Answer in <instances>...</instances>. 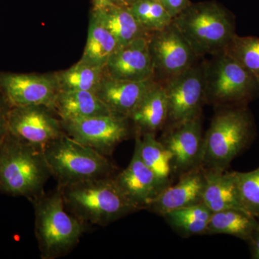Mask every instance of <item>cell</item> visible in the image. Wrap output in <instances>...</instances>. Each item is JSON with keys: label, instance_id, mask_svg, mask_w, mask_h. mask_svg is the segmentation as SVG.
Returning <instances> with one entry per match:
<instances>
[{"label": "cell", "instance_id": "1", "mask_svg": "<svg viewBox=\"0 0 259 259\" xmlns=\"http://www.w3.org/2000/svg\"><path fill=\"white\" fill-rule=\"evenodd\" d=\"M68 212L83 223L105 226L140 209L117 184L115 176L59 187Z\"/></svg>", "mask_w": 259, "mask_h": 259}, {"label": "cell", "instance_id": "2", "mask_svg": "<svg viewBox=\"0 0 259 259\" xmlns=\"http://www.w3.org/2000/svg\"><path fill=\"white\" fill-rule=\"evenodd\" d=\"M51 176L44 149L8 132L0 146V192L31 202L44 193Z\"/></svg>", "mask_w": 259, "mask_h": 259}, {"label": "cell", "instance_id": "3", "mask_svg": "<svg viewBox=\"0 0 259 259\" xmlns=\"http://www.w3.org/2000/svg\"><path fill=\"white\" fill-rule=\"evenodd\" d=\"M254 134V119L248 106L218 107L204 135L202 168L226 171Z\"/></svg>", "mask_w": 259, "mask_h": 259}, {"label": "cell", "instance_id": "4", "mask_svg": "<svg viewBox=\"0 0 259 259\" xmlns=\"http://www.w3.org/2000/svg\"><path fill=\"white\" fill-rule=\"evenodd\" d=\"M172 23L199 58L223 52L236 35L234 16L213 1L190 3Z\"/></svg>", "mask_w": 259, "mask_h": 259}, {"label": "cell", "instance_id": "5", "mask_svg": "<svg viewBox=\"0 0 259 259\" xmlns=\"http://www.w3.org/2000/svg\"><path fill=\"white\" fill-rule=\"evenodd\" d=\"M35 209V233L40 257L55 259L69 253L79 243L86 223L68 212L60 190L31 201Z\"/></svg>", "mask_w": 259, "mask_h": 259}, {"label": "cell", "instance_id": "6", "mask_svg": "<svg viewBox=\"0 0 259 259\" xmlns=\"http://www.w3.org/2000/svg\"><path fill=\"white\" fill-rule=\"evenodd\" d=\"M51 176L58 187L83 181L115 176L117 167L93 148L85 146L64 134L44 148Z\"/></svg>", "mask_w": 259, "mask_h": 259}, {"label": "cell", "instance_id": "7", "mask_svg": "<svg viewBox=\"0 0 259 259\" xmlns=\"http://www.w3.org/2000/svg\"><path fill=\"white\" fill-rule=\"evenodd\" d=\"M206 103L248 106L259 95V81L225 51L205 61Z\"/></svg>", "mask_w": 259, "mask_h": 259}, {"label": "cell", "instance_id": "8", "mask_svg": "<svg viewBox=\"0 0 259 259\" xmlns=\"http://www.w3.org/2000/svg\"><path fill=\"white\" fill-rule=\"evenodd\" d=\"M168 105L166 127L202 115L206 104L205 61H197L190 69L162 83Z\"/></svg>", "mask_w": 259, "mask_h": 259}, {"label": "cell", "instance_id": "9", "mask_svg": "<svg viewBox=\"0 0 259 259\" xmlns=\"http://www.w3.org/2000/svg\"><path fill=\"white\" fill-rule=\"evenodd\" d=\"M148 40L154 71L153 79L156 82H166L185 72L201 59L173 23L163 30L151 32Z\"/></svg>", "mask_w": 259, "mask_h": 259}, {"label": "cell", "instance_id": "10", "mask_svg": "<svg viewBox=\"0 0 259 259\" xmlns=\"http://www.w3.org/2000/svg\"><path fill=\"white\" fill-rule=\"evenodd\" d=\"M65 134L71 139L109 156L131 136V121L115 115L61 120Z\"/></svg>", "mask_w": 259, "mask_h": 259}, {"label": "cell", "instance_id": "11", "mask_svg": "<svg viewBox=\"0 0 259 259\" xmlns=\"http://www.w3.org/2000/svg\"><path fill=\"white\" fill-rule=\"evenodd\" d=\"M52 109L42 105L11 107L8 132L17 139L44 149L64 134L60 117Z\"/></svg>", "mask_w": 259, "mask_h": 259}, {"label": "cell", "instance_id": "12", "mask_svg": "<svg viewBox=\"0 0 259 259\" xmlns=\"http://www.w3.org/2000/svg\"><path fill=\"white\" fill-rule=\"evenodd\" d=\"M164 130L159 140L171 154L173 175L180 177L202 167L204 144L202 115Z\"/></svg>", "mask_w": 259, "mask_h": 259}, {"label": "cell", "instance_id": "13", "mask_svg": "<svg viewBox=\"0 0 259 259\" xmlns=\"http://www.w3.org/2000/svg\"><path fill=\"white\" fill-rule=\"evenodd\" d=\"M0 93L11 107L42 105L54 110L59 88L54 74L0 71Z\"/></svg>", "mask_w": 259, "mask_h": 259}, {"label": "cell", "instance_id": "14", "mask_svg": "<svg viewBox=\"0 0 259 259\" xmlns=\"http://www.w3.org/2000/svg\"><path fill=\"white\" fill-rule=\"evenodd\" d=\"M148 37H139L117 48L107 61L105 74L112 79L126 81L153 79L154 71Z\"/></svg>", "mask_w": 259, "mask_h": 259}, {"label": "cell", "instance_id": "15", "mask_svg": "<svg viewBox=\"0 0 259 259\" xmlns=\"http://www.w3.org/2000/svg\"><path fill=\"white\" fill-rule=\"evenodd\" d=\"M115 178L127 198L140 210L146 209L148 204L168 186L145 164L136 143L128 166L115 175Z\"/></svg>", "mask_w": 259, "mask_h": 259}, {"label": "cell", "instance_id": "16", "mask_svg": "<svg viewBox=\"0 0 259 259\" xmlns=\"http://www.w3.org/2000/svg\"><path fill=\"white\" fill-rule=\"evenodd\" d=\"M205 182L202 167L184 174L179 177L177 184L162 190L146 209L162 217L171 211L202 203Z\"/></svg>", "mask_w": 259, "mask_h": 259}, {"label": "cell", "instance_id": "17", "mask_svg": "<svg viewBox=\"0 0 259 259\" xmlns=\"http://www.w3.org/2000/svg\"><path fill=\"white\" fill-rule=\"evenodd\" d=\"M153 79L141 81L112 79L104 75L95 94L114 115L129 118L148 90Z\"/></svg>", "mask_w": 259, "mask_h": 259}, {"label": "cell", "instance_id": "18", "mask_svg": "<svg viewBox=\"0 0 259 259\" xmlns=\"http://www.w3.org/2000/svg\"><path fill=\"white\" fill-rule=\"evenodd\" d=\"M168 117V100L164 87L156 81L128 119L134 124L135 134H156L165 128Z\"/></svg>", "mask_w": 259, "mask_h": 259}, {"label": "cell", "instance_id": "19", "mask_svg": "<svg viewBox=\"0 0 259 259\" xmlns=\"http://www.w3.org/2000/svg\"><path fill=\"white\" fill-rule=\"evenodd\" d=\"M202 203L212 212L228 209H243L234 171L205 170Z\"/></svg>", "mask_w": 259, "mask_h": 259}, {"label": "cell", "instance_id": "20", "mask_svg": "<svg viewBox=\"0 0 259 259\" xmlns=\"http://www.w3.org/2000/svg\"><path fill=\"white\" fill-rule=\"evenodd\" d=\"M98 21L115 37L119 47L129 44L150 33L142 28L128 8L118 5L93 8L91 12Z\"/></svg>", "mask_w": 259, "mask_h": 259}, {"label": "cell", "instance_id": "21", "mask_svg": "<svg viewBox=\"0 0 259 259\" xmlns=\"http://www.w3.org/2000/svg\"><path fill=\"white\" fill-rule=\"evenodd\" d=\"M54 111L61 120L114 115L95 93L90 91H59Z\"/></svg>", "mask_w": 259, "mask_h": 259}, {"label": "cell", "instance_id": "22", "mask_svg": "<svg viewBox=\"0 0 259 259\" xmlns=\"http://www.w3.org/2000/svg\"><path fill=\"white\" fill-rule=\"evenodd\" d=\"M259 228V221L246 211L228 209L212 212L205 234H225L248 242Z\"/></svg>", "mask_w": 259, "mask_h": 259}, {"label": "cell", "instance_id": "23", "mask_svg": "<svg viewBox=\"0 0 259 259\" xmlns=\"http://www.w3.org/2000/svg\"><path fill=\"white\" fill-rule=\"evenodd\" d=\"M118 47L115 37L91 13L88 40L79 61L105 69L110 56Z\"/></svg>", "mask_w": 259, "mask_h": 259}, {"label": "cell", "instance_id": "24", "mask_svg": "<svg viewBox=\"0 0 259 259\" xmlns=\"http://www.w3.org/2000/svg\"><path fill=\"white\" fill-rule=\"evenodd\" d=\"M135 139L145 164L162 182L168 185H171V156L164 145L156 139V134L150 133L135 134Z\"/></svg>", "mask_w": 259, "mask_h": 259}, {"label": "cell", "instance_id": "25", "mask_svg": "<svg viewBox=\"0 0 259 259\" xmlns=\"http://www.w3.org/2000/svg\"><path fill=\"white\" fill-rule=\"evenodd\" d=\"M54 74L59 91L95 93L105 75V69L79 61L69 69Z\"/></svg>", "mask_w": 259, "mask_h": 259}, {"label": "cell", "instance_id": "26", "mask_svg": "<svg viewBox=\"0 0 259 259\" xmlns=\"http://www.w3.org/2000/svg\"><path fill=\"white\" fill-rule=\"evenodd\" d=\"M212 212L203 203L171 211L163 214L166 223L183 238L205 234Z\"/></svg>", "mask_w": 259, "mask_h": 259}, {"label": "cell", "instance_id": "27", "mask_svg": "<svg viewBox=\"0 0 259 259\" xmlns=\"http://www.w3.org/2000/svg\"><path fill=\"white\" fill-rule=\"evenodd\" d=\"M128 8L148 33L163 30L173 21L159 0H137Z\"/></svg>", "mask_w": 259, "mask_h": 259}, {"label": "cell", "instance_id": "28", "mask_svg": "<svg viewBox=\"0 0 259 259\" xmlns=\"http://www.w3.org/2000/svg\"><path fill=\"white\" fill-rule=\"evenodd\" d=\"M224 51L259 81V37L236 34Z\"/></svg>", "mask_w": 259, "mask_h": 259}, {"label": "cell", "instance_id": "29", "mask_svg": "<svg viewBox=\"0 0 259 259\" xmlns=\"http://www.w3.org/2000/svg\"><path fill=\"white\" fill-rule=\"evenodd\" d=\"M234 173L243 209L259 221V167L251 171Z\"/></svg>", "mask_w": 259, "mask_h": 259}, {"label": "cell", "instance_id": "30", "mask_svg": "<svg viewBox=\"0 0 259 259\" xmlns=\"http://www.w3.org/2000/svg\"><path fill=\"white\" fill-rule=\"evenodd\" d=\"M10 109L9 103L0 93V146L8 134V115Z\"/></svg>", "mask_w": 259, "mask_h": 259}, {"label": "cell", "instance_id": "31", "mask_svg": "<svg viewBox=\"0 0 259 259\" xmlns=\"http://www.w3.org/2000/svg\"><path fill=\"white\" fill-rule=\"evenodd\" d=\"M172 18L182 13L190 4V0H159Z\"/></svg>", "mask_w": 259, "mask_h": 259}, {"label": "cell", "instance_id": "32", "mask_svg": "<svg viewBox=\"0 0 259 259\" xmlns=\"http://www.w3.org/2000/svg\"><path fill=\"white\" fill-rule=\"evenodd\" d=\"M247 243L249 244L251 258L259 259V228L252 235Z\"/></svg>", "mask_w": 259, "mask_h": 259}, {"label": "cell", "instance_id": "33", "mask_svg": "<svg viewBox=\"0 0 259 259\" xmlns=\"http://www.w3.org/2000/svg\"><path fill=\"white\" fill-rule=\"evenodd\" d=\"M93 8H99L108 5H118V0H93Z\"/></svg>", "mask_w": 259, "mask_h": 259}, {"label": "cell", "instance_id": "34", "mask_svg": "<svg viewBox=\"0 0 259 259\" xmlns=\"http://www.w3.org/2000/svg\"><path fill=\"white\" fill-rule=\"evenodd\" d=\"M137 0H118V5L121 6L130 8L131 5H134Z\"/></svg>", "mask_w": 259, "mask_h": 259}]
</instances>
